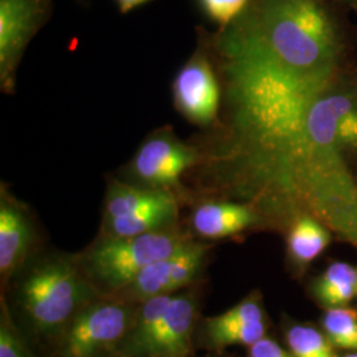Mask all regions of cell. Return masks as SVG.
Returning <instances> with one entry per match:
<instances>
[{
	"instance_id": "cell-6",
	"label": "cell",
	"mask_w": 357,
	"mask_h": 357,
	"mask_svg": "<svg viewBox=\"0 0 357 357\" xmlns=\"http://www.w3.org/2000/svg\"><path fill=\"white\" fill-rule=\"evenodd\" d=\"M199 307L195 291H178L149 331L135 337H125L114 352L125 357H190Z\"/></svg>"
},
{
	"instance_id": "cell-23",
	"label": "cell",
	"mask_w": 357,
	"mask_h": 357,
	"mask_svg": "<svg viewBox=\"0 0 357 357\" xmlns=\"http://www.w3.org/2000/svg\"><path fill=\"white\" fill-rule=\"evenodd\" d=\"M144 1H147V0H118V3L121 6V11H123V13H128Z\"/></svg>"
},
{
	"instance_id": "cell-24",
	"label": "cell",
	"mask_w": 357,
	"mask_h": 357,
	"mask_svg": "<svg viewBox=\"0 0 357 357\" xmlns=\"http://www.w3.org/2000/svg\"><path fill=\"white\" fill-rule=\"evenodd\" d=\"M344 241L345 243H351L352 246H355L357 249V220L356 222L351 227V229L348 230Z\"/></svg>"
},
{
	"instance_id": "cell-9",
	"label": "cell",
	"mask_w": 357,
	"mask_h": 357,
	"mask_svg": "<svg viewBox=\"0 0 357 357\" xmlns=\"http://www.w3.org/2000/svg\"><path fill=\"white\" fill-rule=\"evenodd\" d=\"M196 160V153L171 137L146 142L134 159V174L153 188L175 185L181 174Z\"/></svg>"
},
{
	"instance_id": "cell-16",
	"label": "cell",
	"mask_w": 357,
	"mask_h": 357,
	"mask_svg": "<svg viewBox=\"0 0 357 357\" xmlns=\"http://www.w3.org/2000/svg\"><path fill=\"white\" fill-rule=\"evenodd\" d=\"M172 202H175L174 196L166 190H143L123 184H114L109 188L106 195L103 220L135 215Z\"/></svg>"
},
{
	"instance_id": "cell-12",
	"label": "cell",
	"mask_w": 357,
	"mask_h": 357,
	"mask_svg": "<svg viewBox=\"0 0 357 357\" xmlns=\"http://www.w3.org/2000/svg\"><path fill=\"white\" fill-rule=\"evenodd\" d=\"M38 0H0V73L4 86L38 20Z\"/></svg>"
},
{
	"instance_id": "cell-21",
	"label": "cell",
	"mask_w": 357,
	"mask_h": 357,
	"mask_svg": "<svg viewBox=\"0 0 357 357\" xmlns=\"http://www.w3.org/2000/svg\"><path fill=\"white\" fill-rule=\"evenodd\" d=\"M206 13L222 26H229L248 6V0H202Z\"/></svg>"
},
{
	"instance_id": "cell-26",
	"label": "cell",
	"mask_w": 357,
	"mask_h": 357,
	"mask_svg": "<svg viewBox=\"0 0 357 357\" xmlns=\"http://www.w3.org/2000/svg\"><path fill=\"white\" fill-rule=\"evenodd\" d=\"M94 357H125L122 356V355H119V354H116V352H106V354H101V355H98V356Z\"/></svg>"
},
{
	"instance_id": "cell-25",
	"label": "cell",
	"mask_w": 357,
	"mask_h": 357,
	"mask_svg": "<svg viewBox=\"0 0 357 357\" xmlns=\"http://www.w3.org/2000/svg\"><path fill=\"white\" fill-rule=\"evenodd\" d=\"M335 1L342 3V4H345V6H349V7H352V8L357 4V0H335Z\"/></svg>"
},
{
	"instance_id": "cell-1",
	"label": "cell",
	"mask_w": 357,
	"mask_h": 357,
	"mask_svg": "<svg viewBox=\"0 0 357 357\" xmlns=\"http://www.w3.org/2000/svg\"><path fill=\"white\" fill-rule=\"evenodd\" d=\"M227 26L224 53L258 56L308 81H324L354 61L324 0H253Z\"/></svg>"
},
{
	"instance_id": "cell-11",
	"label": "cell",
	"mask_w": 357,
	"mask_h": 357,
	"mask_svg": "<svg viewBox=\"0 0 357 357\" xmlns=\"http://www.w3.org/2000/svg\"><path fill=\"white\" fill-rule=\"evenodd\" d=\"M33 243V227L26 209L4 190L0 197V277L7 286L29 259Z\"/></svg>"
},
{
	"instance_id": "cell-20",
	"label": "cell",
	"mask_w": 357,
	"mask_h": 357,
	"mask_svg": "<svg viewBox=\"0 0 357 357\" xmlns=\"http://www.w3.org/2000/svg\"><path fill=\"white\" fill-rule=\"evenodd\" d=\"M0 357H38L15 323L4 295L0 301Z\"/></svg>"
},
{
	"instance_id": "cell-14",
	"label": "cell",
	"mask_w": 357,
	"mask_h": 357,
	"mask_svg": "<svg viewBox=\"0 0 357 357\" xmlns=\"http://www.w3.org/2000/svg\"><path fill=\"white\" fill-rule=\"evenodd\" d=\"M192 228L208 240L231 237L262 225L264 217L257 208L230 202H208L192 213Z\"/></svg>"
},
{
	"instance_id": "cell-10",
	"label": "cell",
	"mask_w": 357,
	"mask_h": 357,
	"mask_svg": "<svg viewBox=\"0 0 357 357\" xmlns=\"http://www.w3.org/2000/svg\"><path fill=\"white\" fill-rule=\"evenodd\" d=\"M178 110L193 123L208 125L216 116L220 91L209 63L195 57L178 72L174 82Z\"/></svg>"
},
{
	"instance_id": "cell-19",
	"label": "cell",
	"mask_w": 357,
	"mask_h": 357,
	"mask_svg": "<svg viewBox=\"0 0 357 357\" xmlns=\"http://www.w3.org/2000/svg\"><path fill=\"white\" fill-rule=\"evenodd\" d=\"M319 327L337 351L357 352V310L351 306L323 310Z\"/></svg>"
},
{
	"instance_id": "cell-29",
	"label": "cell",
	"mask_w": 357,
	"mask_h": 357,
	"mask_svg": "<svg viewBox=\"0 0 357 357\" xmlns=\"http://www.w3.org/2000/svg\"><path fill=\"white\" fill-rule=\"evenodd\" d=\"M354 10H355V11H356V13H357V4H356V6H355V7H354Z\"/></svg>"
},
{
	"instance_id": "cell-17",
	"label": "cell",
	"mask_w": 357,
	"mask_h": 357,
	"mask_svg": "<svg viewBox=\"0 0 357 357\" xmlns=\"http://www.w3.org/2000/svg\"><path fill=\"white\" fill-rule=\"evenodd\" d=\"M178 216L176 200L155 206L130 216L103 220V236L106 237H134L150 231L168 229Z\"/></svg>"
},
{
	"instance_id": "cell-8",
	"label": "cell",
	"mask_w": 357,
	"mask_h": 357,
	"mask_svg": "<svg viewBox=\"0 0 357 357\" xmlns=\"http://www.w3.org/2000/svg\"><path fill=\"white\" fill-rule=\"evenodd\" d=\"M268 335V319L262 293L253 290L228 311L199 323V336L204 348L213 354L240 345L249 348Z\"/></svg>"
},
{
	"instance_id": "cell-2",
	"label": "cell",
	"mask_w": 357,
	"mask_h": 357,
	"mask_svg": "<svg viewBox=\"0 0 357 357\" xmlns=\"http://www.w3.org/2000/svg\"><path fill=\"white\" fill-rule=\"evenodd\" d=\"M7 305L33 349L54 347L69 323L91 301L102 296L72 255L28 259L10 283ZM6 298V296H4Z\"/></svg>"
},
{
	"instance_id": "cell-30",
	"label": "cell",
	"mask_w": 357,
	"mask_h": 357,
	"mask_svg": "<svg viewBox=\"0 0 357 357\" xmlns=\"http://www.w3.org/2000/svg\"><path fill=\"white\" fill-rule=\"evenodd\" d=\"M355 180H356V184H357V176H355Z\"/></svg>"
},
{
	"instance_id": "cell-4",
	"label": "cell",
	"mask_w": 357,
	"mask_h": 357,
	"mask_svg": "<svg viewBox=\"0 0 357 357\" xmlns=\"http://www.w3.org/2000/svg\"><path fill=\"white\" fill-rule=\"evenodd\" d=\"M192 243L175 230H156L134 237H106L78 257L81 268L98 293L112 296L126 287L143 268Z\"/></svg>"
},
{
	"instance_id": "cell-22",
	"label": "cell",
	"mask_w": 357,
	"mask_h": 357,
	"mask_svg": "<svg viewBox=\"0 0 357 357\" xmlns=\"http://www.w3.org/2000/svg\"><path fill=\"white\" fill-rule=\"evenodd\" d=\"M246 357H294L287 347L266 335L248 348Z\"/></svg>"
},
{
	"instance_id": "cell-3",
	"label": "cell",
	"mask_w": 357,
	"mask_h": 357,
	"mask_svg": "<svg viewBox=\"0 0 357 357\" xmlns=\"http://www.w3.org/2000/svg\"><path fill=\"white\" fill-rule=\"evenodd\" d=\"M303 155L310 166L357 176V63L326 78L303 116Z\"/></svg>"
},
{
	"instance_id": "cell-15",
	"label": "cell",
	"mask_w": 357,
	"mask_h": 357,
	"mask_svg": "<svg viewBox=\"0 0 357 357\" xmlns=\"http://www.w3.org/2000/svg\"><path fill=\"white\" fill-rule=\"evenodd\" d=\"M357 266L333 261L308 283V294L323 310L349 306L356 298Z\"/></svg>"
},
{
	"instance_id": "cell-13",
	"label": "cell",
	"mask_w": 357,
	"mask_h": 357,
	"mask_svg": "<svg viewBox=\"0 0 357 357\" xmlns=\"http://www.w3.org/2000/svg\"><path fill=\"white\" fill-rule=\"evenodd\" d=\"M332 231L310 211L295 213L287 222L286 258L294 277H303L332 243Z\"/></svg>"
},
{
	"instance_id": "cell-27",
	"label": "cell",
	"mask_w": 357,
	"mask_h": 357,
	"mask_svg": "<svg viewBox=\"0 0 357 357\" xmlns=\"http://www.w3.org/2000/svg\"><path fill=\"white\" fill-rule=\"evenodd\" d=\"M339 357H357V352H345L344 355Z\"/></svg>"
},
{
	"instance_id": "cell-18",
	"label": "cell",
	"mask_w": 357,
	"mask_h": 357,
	"mask_svg": "<svg viewBox=\"0 0 357 357\" xmlns=\"http://www.w3.org/2000/svg\"><path fill=\"white\" fill-rule=\"evenodd\" d=\"M281 328L284 345L294 357H339L319 326L283 315Z\"/></svg>"
},
{
	"instance_id": "cell-5",
	"label": "cell",
	"mask_w": 357,
	"mask_h": 357,
	"mask_svg": "<svg viewBox=\"0 0 357 357\" xmlns=\"http://www.w3.org/2000/svg\"><path fill=\"white\" fill-rule=\"evenodd\" d=\"M139 305L100 296L69 323L51 357H94L114 352L131 330Z\"/></svg>"
},
{
	"instance_id": "cell-7",
	"label": "cell",
	"mask_w": 357,
	"mask_h": 357,
	"mask_svg": "<svg viewBox=\"0 0 357 357\" xmlns=\"http://www.w3.org/2000/svg\"><path fill=\"white\" fill-rule=\"evenodd\" d=\"M206 253V245L192 241L176 253L143 268L126 287L112 296L139 305L155 296L178 293L199 281Z\"/></svg>"
},
{
	"instance_id": "cell-28",
	"label": "cell",
	"mask_w": 357,
	"mask_h": 357,
	"mask_svg": "<svg viewBox=\"0 0 357 357\" xmlns=\"http://www.w3.org/2000/svg\"><path fill=\"white\" fill-rule=\"evenodd\" d=\"M205 357H220V356H218V354H213V355H211V356H205Z\"/></svg>"
},
{
	"instance_id": "cell-31",
	"label": "cell",
	"mask_w": 357,
	"mask_h": 357,
	"mask_svg": "<svg viewBox=\"0 0 357 357\" xmlns=\"http://www.w3.org/2000/svg\"><path fill=\"white\" fill-rule=\"evenodd\" d=\"M356 298H357V293H356Z\"/></svg>"
}]
</instances>
